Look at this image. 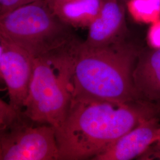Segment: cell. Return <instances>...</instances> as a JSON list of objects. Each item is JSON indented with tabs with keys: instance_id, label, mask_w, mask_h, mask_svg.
<instances>
[{
	"instance_id": "ba28073f",
	"label": "cell",
	"mask_w": 160,
	"mask_h": 160,
	"mask_svg": "<svg viewBox=\"0 0 160 160\" xmlns=\"http://www.w3.org/2000/svg\"><path fill=\"white\" fill-rule=\"evenodd\" d=\"M126 4L122 0H104L100 13L88 27L84 43L92 47L106 46L125 39Z\"/></svg>"
},
{
	"instance_id": "30bf717a",
	"label": "cell",
	"mask_w": 160,
	"mask_h": 160,
	"mask_svg": "<svg viewBox=\"0 0 160 160\" xmlns=\"http://www.w3.org/2000/svg\"><path fill=\"white\" fill-rule=\"evenodd\" d=\"M104 0H61L50 7L64 23L71 27H89L102 8Z\"/></svg>"
},
{
	"instance_id": "8992f818",
	"label": "cell",
	"mask_w": 160,
	"mask_h": 160,
	"mask_svg": "<svg viewBox=\"0 0 160 160\" xmlns=\"http://www.w3.org/2000/svg\"><path fill=\"white\" fill-rule=\"evenodd\" d=\"M34 58L24 49L0 36V73L6 83L10 104L22 111L29 94Z\"/></svg>"
},
{
	"instance_id": "52a82bcc",
	"label": "cell",
	"mask_w": 160,
	"mask_h": 160,
	"mask_svg": "<svg viewBox=\"0 0 160 160\" xmlns=\"http://www.w3.org/2000/svg\"><path fill=\"white\" fill-rule=\"evenodd\" d=\"M160 130L159 120L155 116L144 119L92 160H131L141 157L157 142Z\"/></svg>"
},
{
	"instance_id": "277c9868",
	"label": "cell",
	"mask_w": 160,
	"mask_h": 160,
	"mask_svg": "<svg viewBox=\"0 0 160 160\" xmlns=\"http://www.w3.org/2000/svg\"><path fill=\"white\" fill-rule=\"evenodd\" d=\"M0 36L33 58L75 38L71 26L58 17L45 0L34 1L0 16Z\"/></svg>"
},
{
	"instance_id": "2e32d148",
	"label": "cell",
	"mask_w": 160,
	"mask_h": 160,
	"mask_svg": "<svg viewBox=\"0 0 160 160\" xmlns=\"http://www.w3.org/2000/svg\"><path fill=\"white\" fill-rule=\"evenodd\" d=\"M122 1H123L125 4H126V2H127V1H128V0H122Z\"/></svg>"
},
{
	"instance_id": "8fae6325",
	"label": "cell",
	"mask_w": 160,
	"mask_h": 160,
	"mask_svg": "<svg viewBox=\"0 0 160 160\" xmlns=\"http://www.w3.org/2000/svg\"><path fill=\"white\" fill-rule=\"evenodd\" d=\"M126 6L137 21L152 22L160 16V0H128Z\"/></svg>"
},
{
	"instance_id": "3957f363",
	"label": "cell",
	"mask_w": 160,
	"mask_h": 160,
	"mask_svg": "<svg viewBox=\"0 0 160 160\" xmlns=\"http://www.w3.org/2000/svg\"><path fill=\"white\" fill-rule=\"evenodd\" d=\"M78 39L34 58L33 72L23 112L35 122L57 129L73 97L72 72Z\"/></svg>"
},
{
	"instance_id": "6da1fadb",
	"label": "cell",
	"mask_w": 160,
	"mask_h": 160,
	"mask_svg": "<svg viewBox=\"0 0 160 160\" xmlns=\"http://www.w3.org/2000/svg\"><path fill=\"white\" fill-rule=\"evenodd\" d=\"M158 110L142 102L72 98L68 113L56 129L59 160L93 158L141 122L154 116Z\"/></svg>"
},
{
	"instance_id": "9c48e42d",
	"label": "cell",
	"mask_w": 160,
	"mask_h": 160,
	"mask_svg": "<svg viewBox=\"0 0 160 160\" xmlns=\"http://www.w3.org/2000/svg\"><path fill=\"white\" fill-rule=\"evenodd\" d=\"M132 78L138 102L160 103V47L139 52Z\"/></svg>"
},
{
	"instance_id": "5bb4252c",
	"label": "cell",
	"mask_w": 160,
	"mask_h": 160,
	"mask_svg": "<svg viewBox=\"0 0 160 160\" xmlns=\"http://www.w3.org/2000/svg\"><path fill=\"white\" fill-rule=\"evenodd\" d=\"M45 1L47 2V3H48V4L49 5V6L51 7L53 4H54L55 3L57 2L61 1V0H45Z\"/></svg>"
},
{
	"instance_id": "7c38bea8",
	"label": "cell",
	"mask_w": 160,
	"mask_h": 160,
	"mask_svg": "<svg viewBox=\"0 0 160 160\" xmlns=\"http://www.w3.org/2000/svg\"><path fill=\"white\" fill-rule=\"evenodd\" d=\"M36 1L39 0H0V16Z\"/></svg>"
},
{
	"instance_id": "5b68a950",
	"label": "cell",
	"mask_w": 160,
	"mask_h": 160,
	"mask_svg": "<svg viewBox=\"0 0 160 160\" xmlns=\"http://www.w3.org/2000/svg\"><path fill=\"white\" fill-rule=\"evenodd\" d=\"M0 160H59L55 128L35 122L20 112L1 128Z\"/></svg>"
},
{
	"instance_id": "9a60e30c",
	"label": "cell",
	"mask_w": 160,
	"mask_h": 160,
	"mask_svg": "<svg viewBox=\"0 0 160 160\" xmlns=\"http://www.w3.org/2000/svg\"><path fill=\"white\" fill-rule=\"evenodd\" d=\"M155 144H157V145H160V135H159V138H158V140L157 141V142L155 143Z\"/></svg>"
},
{
	"instance_id": "7a4b0ae2",
	"label": "cell",
	"mask_w": 160,
	"mask_h": 160,
	"mask_svg": "<svg viewBox=\"0 0 160 160\" xmlns=\"http://www.w3.org/2000/svg\"><path fill=\"white\" fill-rule=\"evenodd\" d=\"M139 52L125 39L98 47L78 40L72 72V98L118 104L139 102L132 78Z\"/></svg>"
},
{
	"instance_id": "4fadbf2b",
	"label": "cell",
	"mask_w": 160,
	"mask_h": 160,
	"mask_svg": "<svg viewBox=\"0 0 160 160\" xmlns=\"http://www.w3.org/2000/svg\"><path fill=\"white\" fill-rule=\"evenodd\" d=\"M154 147L155 149L151 150V151L149 150H148L146 152H150L148 154L151 155V157L152 158H154L155 159L160 160V145L155 144V146Z\"/></svg>"
}]
</instances>
